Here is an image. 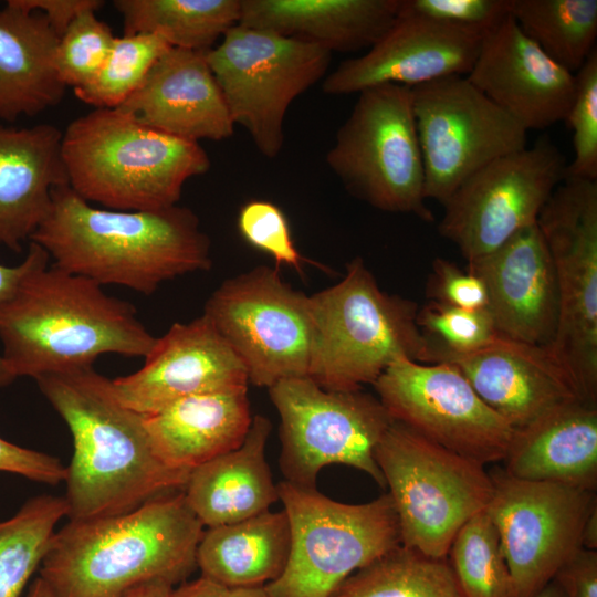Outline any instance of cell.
<instances>
[{"mask_svg":"<svg viewBox=\"0 0 597 597\" xmlns=\"http://www.w3.org/2000/svg\"><path fill=\"white\" fill-rule=\"evenodd\" d=\"M439 362L453 365L513 430L565 402L582 401L568 374L548 347L499 335L474 352L447 355Z\"/></svg>","mask_w":597,"mask_h":597,"instance_id":"obj_22","label":"cell"},{"mask_svg":"<svg viewBox=\"0 0 597 597\" xmlns=\"http://www.w3.org/2000/svg\"><path fill=\"white\" fill-rule=\"evenodd\" d=\"M174 586L164 580H153L136 586L119 597H170Z\"/></svg>","mask_w":597,"mask_h":597,"instance_id":"obj_48","label":"cell"},{"mask_svg":"<svg viewBox=\"0 0 597 597\" xmlns=\"http://www.w3.org/2000/svg\"><path fill=\"white\" fill-rule=\"evenodd\" d=\"M566 167L564 155L547 136L492 160L443 203L441 237L453 242L467 262L494 251L536 223L565 179Z\"/></svg>","mask_w":597,"mask_h":597,"instance_id":"obj_15","label":"cell"},{"mask_svg":"<svg viewBox=\"0 0 597 597\" xmlns=\"http://www.w3.org/2000/svg\"><path fill=\"white\" fill-rule=\"evenodd\" d=\"M490 473L486 506L496 527L512 578L513 597H534L580 548L584 521L596 492Z\"/></svg>","mask_w":597,"mask_h":597,"instance_id":"obj_17","label":"cell"},{"mask_svg":"<svg viewBox=\"0 0 597 597\" xmlns=\"http://www.w3.org/2000/svg\"><path fill=\"white\" fill-rule=\"evenodd\" d=\"M62 130L51 124H0V244L13 252L44 220L56 187L69 185Z\"/></svg>","mask_w":597,"mask_h":597,"instance_id":"obj_24","label":"cell"},{"mask_svg":"<svg viewBox=\"0 0 597 597\" xmlns=\"http://www.w3.org/2000/svg\"><path fill=\"white\" fill-rule=\"evenodd\" d=\"M277 492L291 543L284 570L264 586L270 597H331L350 575L401 544L388 493L347 504L287 481Z\"/></svg>","mask_w":597,"mask_h":597,"instance_id":"obj_8","label":"cell"},{"mask_svg":"<svg viewBox=\"0 0 597 597\" xmlns=\"http://www.w3.org/2000/svg\"><path fill=\"white\" fill-rule=\"evenodd\" d=\"M565 597H597V551L577 549L553 578Z\"/></svg>","mask_w":597,"mask_h":597,"instance_id":"obj_44","label":"cell"},{"mask_svg":"<svg viewBox=\"0 0 597 597\" xmlns=\"http://www.w3.org/2000/svg\"><path fill=\"white\" fill-rule=\"evenodd\" d=\"M422 154L425 197L443 205L492 160L526 147V130L467 76L411 88Z\"/></svg>","mask_w":597,"mask_h":597,"instance_id":"obj_14","label":"cell"},{"mask_svg":"<svg viewBox=\"0 0 597 597\" xmlns=\"http://www.w3.org/2000/svg\"><path fill=\"white\" fill-rule=\"evenodd\" d=\"M290 543L285 511L269 510L205 531L196 564L202 577L227 589L265 586L284 570Z\"/></svg>","mask_w":597,"mask_h":597,"instance_id":"obj_30","label":"cell"},{"mask_svg":"<svg viewBox=\"0 0 597 597\" xmlns=\"http://www.w3.org/2000/svg\"><path fill=\"white\" fill-rule=\"evenodd\" d=\"M206 53L171 48L117 109L179 138L197 143L230 138L234 124Z\"/></svg>","mask_w":597,"mask_h":597,"instance_id":"obj_23","label":"cell"},{"mask_svg":"<svg viewBox=\"0 0 597 597\" xmlns=\"http://www.w3.org/2000/svg\"><path fill=\"white\" fill-rule=\"evenodd\" d=\"M576 90L564 119L572 132L574 158L566 177L597 180V50L575 73Z\"/></svg>","mask_w":597,"mask_h":597,"instance_id":"obj_39","label":"cell"},{"mask_svg":"<svg viewBox=\"0 0 597 597\" xmlns=\"http://www.w3.org/2000/svg\"><path fill=\"white\" fill-rule=\"evenodd\" d=\"M223 597H270L264 586L226 589Z\"/></svg>","mask_w":597,"mask_h":597,"instance_id":"obj_51","label":"cell"},{"mask_svg":"<svg viewBox=\"0 0 597 597\" xmlns=\"http://www.w3.org/2000/svg\"><path fill=\"white\" fill-rule=\"evenodd\" d=\"M331 597H463L448 558L399 545L344 580Z\"/></svg>","mask_w":597,"mask_h":597,"instance_id":"obj_33","label":"cell"},{"mask_svg":"<svg viewBox=\"0 0 597 597\" xmlns=\"http://www.w3.org/2000/svg\"><path fill=\"white\" fill-rule=\"evenodd\" d=\"M502 462L520 480L596 492L597 406L568 401L513 430Z\"/></svg>","mask_w":597,"mask_h":597,"instance_id":"obj_25","label":"cell"},{"mask_svg":"<svg viewBox=\"0 0 597 597\" xmlns=\"http://www.w3.org/2000/svg\"><path fill=\"white\" fill-rule=\"evenodd\" d=\"M203 314L241 359L250 383L270 388L283 379L308 377L310 300L276 269L260 265L226 280Z\"/></svg>","mask_w":597,"mask_h":597,"instance_id":"obj_13","label":"cell"},{"mask_svg":"<svg viewBox=\"0 0 597 597\" xmlns=\"http://www.w3.org/2000/svg\"><path fill=\"white\" fill-rule=\"evenodd\" d=\"M144 358L137 371L112 379L117 399L143 416L189 396L248 388L245 366L205 314L172 324Z\"/></svg>","mask_w":597,"mask_h":597,"instance_id":"obj_18","label":"cell"},{"mask_svg":"<svg viewBox=\"0 0 597 597\" xmlns=\"http://www.w3.org/2000/svg\"><path fill=\"white\" fill-rule=\"evenodd\" d=\"M226 589L223 586L201 576L196 580L174 588L170 597H223Z\"/></svg>","mask_w":597,"mask_h":597,"instance_id":"obj_47","label":"cell"},{"mask_svg":"<svg viewBox=\"0 0 597 597\" xmlns=\"http://www.w3.org/2000/svg\"><path fill=\"white\" fill-rule=\"evenodd\" d=\"M64 498L42 494L0 520V597H20L51 545L56 524L67 516Z\"/></svg>","mask_w":597,"mask_h":597,"instance_id":"obj_34","label":"cell"},{"mask_svg":"<svg viewBox=\"0 0 597 597\" xmlns=\"http://www.w3.org/2000/svg\"><path fill=\"white\" fill-rule=\"evenodd\" d=\"M483 38L400 10L390 29L367 52L343 61L324 78L322 90L347 95L381 84L412 88L448 76H467Z\"/></svg>","mask_w":597,"mask_h":597,"instance_id":"obj_19","label":"cell"},{"mask_svg":"<svg viewBox=\"0 0 597 597\" xmlns=\"http://www.w3.org/2000/svg\"><path fill=\"white\" fill-rule=\"evenodd\" d=\"M417 324L433 348L434 363L447 355L474 352L499 336L488 310H467L428 301Z\"/></svg>","mask_w":597,"mask_h":597,"instance_id":"obj_37","label":"cell"},{"mask_svg":"<svg viewBox=\"0 0 597 597\" xmlns=\"http://www.w3.org/2000/svg\"><path fill=\"white\" fill-rule=\"evenodd\" d=\"M29 241L41 245L60 270L145 295L212 263L209 237L191 209L95 208L69 185L53 190L50 211Z\"/></svg>","mask_w":597,"mask_h":597,"instance_id":"obj_2","label":"cell"},{"mask_svg":"<svg viewBox=\"0 0 597 597\" xmlns=\"http://www.w3.org/2000/svg\"><path fill=\"white\" fill-rule=\"evenodd\" d=\"M509 13L527 38L574 74L596 50L597 0H509Z\"/></svg>","mask_w":597,"mask_h":597,"instance_id":"obj_32","label":"cell"},{"mask_svg":"<svg viewBox=\"0 0 597 597\" xmlns=\"http://www.w3.org/2000/svg\"><path fill=\"white\" fill-rule=\"evenodd\" d=\"M35 381L72 434L73 455L64 480L70 520L129 512L184 490L190 472L157 455L144 416L117 399L112 379L92 366Z\"/></svg>","mask_w":597,"mask_h":597,"instance_id":"obj_1","label":"cell"},{"mask_svg":"<svg viewBox=\"0 0 597 597\" xmlns=\"http://www.w3.org/2000/svg\"><path fill=\"white\" fill-rule=\"evenodd\" d=\"M534 597H565V595L559 585L554 579H552Z\"/></svg>","mask_w":597,"mask_h":597,"instance_id":"obj_52","label":"cell"},{"mask_svg":"<svg viewBox=\"0 0 597 597\" xmlns=\"http://www.w3.org/2000/svg\"><path fill=\"white\" fill-rule=\"evenodd\" d=\"M171 46L160 36L148 33L115 38L104 64L75 96L95 108H117L137 88Z\"/></svg>","mask_w":597,"mask_h":597,"instance_id":"obj_36","label":"cell"},{"mask_svg":"<svg viewBox=\"0 0 597 597\" xmlns=\"http://www.w3.org/2000/svg\"><path fill=\"white\" fill-rule=\"evenodd\" d=\"M61 151L71 189L121 211L176 206L186 181L211 166L199 143L138 124L117 108L73 119L62 132Z\"/></svg>","mask_w":597,"mask_h":597,"instance_id":"obj_5","label":"cell"},{"mask_svg":"<svg viewBox=\"0 0 597 597\" xmlns=\"http://www.w3.org/2000/svg\"><path fill=\"white\" fill-rule=\"evenodd\" d=\"M57 41L42 13L9 0L0 8V119L35 116L61 102L66 86L55 70Z\"/></svg>","mask_w":597,"mask_h":597,"instance_id":"obj_29","label":"cell"},{"mask_svg":"<svg viewBox=\"0 0 597 597\" xmlns=\"http://www.w3.org/2000/svg\"><path fill=\"white\" fill-rule=\"evenodd\" d=\"M238 228L252 247L271 255L277 265L285 264L302 272V258L292 239L283 211L266 200H251L240 210Z\"/></svg>","mask_w":597,"mask_h":597,"instance_id":"obj_40","label":"cell"},{"mask_svg":"<svg viewBox=\"0 0 597 597\" xmlns=\"http://www.w3.org/2000/svg\"><path fill=\"white\" fill-rule=\"evenodd\" d=\"M580 547L597 551V502L589 510L580 533Z\"/></svg>","mask_w":597,"mask_h":597,"instance_id":"obj_49","label":"cell"},{"mask_svg":"<svg viewBox=\"0 0 597 597\" xmlns=\"http://www.w3.org/2000/svg\"><path fill=\"white\" fill-rule=\"evenodd\" d=\"M1 387L92 367L103 354L145 357L156 337L129 302L54 265L30 272L0 304Z\"/></svg>","mask_w":597,"mask_h":597,"instance_id":"obj_3","label":"cell"},{"mask_svg":"<svg viewBox=\"0 0 597 597\" xmlns=\"http://www.w3.org/2000/svg\"><path fill=\"white\" fill-rule=\"evenodd\" d=\"M308 300V377L323 389L353 391L374 385L401 356L434 363L433 348L417 324V303L384 292L362 258L347 263L338 283Z\"/></svg>","mask_w":597,"mask_h":597,"instance_id":"obj_6","label":"cell"},{"mask_svg":"<svg viewBox=\"0 0 597 597\" xmlns=\"http://www.w3.org/2000/svg\"><path fill=\"white\" fill-rule=\"evenodd\" d=\"M48 252L38 243L29 241L28 252L23 261L13 266L0 264V304L15 292L22 280L33 270L49 264ZM1 356H0V387H1Z\"/></svg>","mask_w":597,"mask_h":597,"instance_id":"obj_46","label":"cell"},{"mask_svg":"<svg viewBox=\"0 0 597 597\" xmlns=\"http://www.w3.org/2000/svg\"><path fill=\"white\" fill-rule=\"evenodd\" d=\"M389 489L401 545L446 558L462 525L486 509L493 491L485 465L392 421L375 449Z\"/></svg>","mask_w":597,"mask_h":597,"instance_id":"obj_7","label":"cell"},{"mask_svg":"<svg viewBox=\"0 0 597 597\" xmlns=\"http://www.w3.org/2000/svg\"><path fill=\"white\" fill-rule=\"evenodd\" d=\"M467 78L526 132L564 122L575 74L551 59L506 15L488 32Z\"/></svg>","mask_w":597,"mask_h":597,"instance_id":"obj_20","label":"cell"},{"mask_svg":"<svg viewBox=\"0 0 597 597\" xmlns=\"http://www.w3.org/2000/svg\"><path fill=\"white\" fill-rule=\"evenodd\" d=\"M402 12L486 34L509 15V0H401Z\"/></svg>","mask_w":597,"mask_h":597,"instance_id":"obj_41","label":"cell"},{"mask_svg":"<svg viewBox=\"0 0 597 597\" xmlns=\"http://www.w3.org/2000/svg\"><path fill=\"white\" fill-rule=\"evenodd\" d=\"M144 421L157 455L191 472L243 442L252 421L248 388L189 396L144 416Z\"/></svg>","mask_w":597,"mask_h":597,"instance_id":"obj_27","label":"cell"},{"mask_svg":"<svg viewBox=\"0 0 597 597\" xmlns=\"http://www.w3.org/2000/svg\"><path fill=\"white\" fill-rule=\"evenodd\" d=\"M270 432V420L256 415L238 448L191 470L182 492L203 527L243 521L279 500L265 458Z\"/></svg>","mask_w":597,"mask_h":597,"instance_id":"obj_28","label":"cell"},{"mask_svg":"<svg viewBox=\"0 0 597 597\" xmlns=\"http://www.w3.org/2000/svg\"><path fill=\"white\" fill-rule=\"evenodd\" d=\"M0 472L56 485L64 482L66 467L55 457L20 447L0 437Z\"/></svg>","mask_w":597,"mask_h":597,"instance_id":"obj_43","label":"cell"},{"mask_svg":"<svg viewBox=\"0 0 597 597\" xmlns=\"http://www.w3.org/2000/svg\"><path fill=\"white\" fill-rule=\"evenodd\" d=\"M447 558L463 597H513L509 565L486 510L462 525Z\"/></svg>","mask_w":597,"mask_h":597,"instance_id":"obj_35","label":"cell"},{"mask_svg":"<svg viewBox=\"0 0 597 597\" xmlns=\"http://www.w3.org/2000/svg\"><path fill=\"white\" fill-rule=\"evenodd\" d=\"M401 0H241L239 24L317 44L370 49L394 24Z\"/></svg>","mask_w":597,"mask_h":597,"instance_id":"obj_26","label":"cell"},{"mask_svg":"<svg viewBox=\"0 0 597 597\" xmlns=\"http://www.w3.org/2000/svg\"><path fill=\"white\" fill-rule=\"evenodd\" d=\"M326 163L350 195L374 208L433 220L410 87L381 84L360 91Z\"/></svg>","mask_w":597,"mask_h":597,"instance_id":"obj_9","label":"cell"},{"mask_svg":"<svg viewBox=\"0 0 597 597\" xmlns=\"http://www.w3.org/2000/svg\"><path fill=\"white\" fill-rule=\"evenodd\" d=\"M280 420V469L285 481L315 488L320 471L344 464L384 476L375 449L394 421L380 400L359 390L333 391L310 377L283 379L269 388Z\"/></svg>","mask_w":597,"mask_h":597,"instance_id":"obj_12","label":"cell"},{"mask_svg":"<svg viewBox=\"0 0 597 597\" xmlns=\"http://www.w3.org/2000/svg\"><path fill=\"white\" fill-rule=\"evenodd\" d=\"M25 597H59L53 588L41 576L36 577L28 589Z\"/></svg>","mask_w":597,"mask_h":597,"instance_id":"obj_50","label":"cell"},{"mask_svg":"<svg viewBox=\"0 0 597 597\" xmlns=\"http://www.w3.org/2000/svg\"><path fill=\"white\" fill-rule=\"evenodd\" d=\"M549 250L558 322L548 347L580 400L597 406V180L566 177L536 221Z\"/></svg>","mask_w":597,"mask_h":597,"instance_id":"obj_10","label":"cell"},{"mask_svg":"<svg viewBox=\"0 0 597 597\" xmlns=\"http://www.w3.org/2000/svg\"><path fill=\"white\" fill-rule=\"evenodd\" d=\"M13 6L29 11L40 12L49 21L55 33L60 35L83 12L97 11L104 1L101 0H9Z\"/></svg>","mask_w":597,"mask_h":597,"instance_id":"obj_45","label":"cell"},{"mask_svg":"<svg viewBox=\"0 0 597 597\" xmlns=\"http://www.w3.org/2000/svg\"><path fill=\"white\" fill-rule=\"evenodd\" d=\"M95 12L86 11L80 14L57 41L55 70L61 82L73 90L84 86L95 76L116 38Z\"/></svg>","mask_w":597,"mask_h":597,"instance_id":"obj_38","label":"cell"},{"mask_svg":"<svg viewBox=\"0 0 597 597\" xmlns=\"http://www.w3.org/2000/svg\"><path fill=\"white\" fill-rule=\"evenodd\" d=\"M488 291V311L499 335L549 347L558 322L554 265L534 223L494 251L468 262Z\"/></svg>","mask_w":597,"mask_h":597,"instance_id":"obj_21","label":"cell"},{"mask_svg":"<svg viewBox=\"0 0 597 597\" xmlns=\"http://www.w3.org/2000/svg\"><path fill=\"white\" fill-rule=\"evenodd\" d=\"M203 525L184 492L55 531L40 576L59 597H119L153 580L172 586L197 566Z\"/></svg>","mask_w":597,"mask_h":597,"instance_id":"obj_4","label":"cell"},{"mask_svg":"<svg viewBox=\"0 0 597 597\" xmlns=\"http://www.w3.org/2000/svg\"><path fill=\"white\" fill-rule=\"evenodd\" d=\"M373 386L394 421L483 465L504 460L513 429L453 365L401 356Z\"/></svg>","mask_w":597,"mask_h":597,"instance_id":"obj_16","label":"cell"},{"mask_svg":"<svg viewBox=\"0 0 597 597\" xmlns=\"http://www.w3.org/2000/svg\"><path fill=\"white\" fill-rule=\"evenodd\" d=\"M124 34L148 33L171 48L208 51L239 24L241 0H115Z\"/></svg>","mask_w":597,"mask_h":597,"instance_id":"obj_31","label":"cell"},{"mask_svg":"<svg viewBox=\"0 0 597 597\" xmlns=\"http://www.w3.org/2000/svg\"><path fill=\"white\" fill-rule=\"evenodd\" d=\"M331 56L317 44L240 24L206 53L233 124L268 158L283 148L290 105L324 76Z\"/></svg>","mask_w":597,"mask_h":597,"instance_id":"obj_11","label":"cell"},{"mask_svg":"<svg viewBox=\"0 0 597 597\" xmlns=\"http://www.w3.org/2000/svg\"><path fill=\"white\" fill-rule=\"evenodd\" d=\"M426 293L429 301L467 310H488V291L482 279L443 258L432 261Z\"/></svg>","mask_w":597,"mask_h":597,"instance_id":"obj_42","label":"cell"}]
</instances>
